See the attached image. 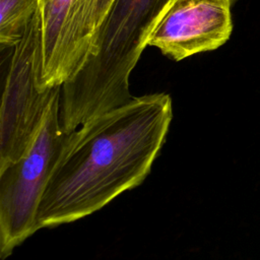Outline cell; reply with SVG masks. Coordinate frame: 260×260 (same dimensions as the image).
Here are the masks:
<instances>
[{
	"instance_id": "obj_1",
	"label": "cell",
	"mask_w": 260,
	"mask_h": 260,
	"mask_svg": "<svg viewBox=\"0 0 260 260\" xmlns=\"http://www.w3.org/2000/svg\"><path fill=\"white\" fill-rule=\"evenodd\" d=\"M173 120L170 94L134 96L68 134L43 194L38 228L102 209L148 176Z\"/></svg>"
},
{
	"instance_id": "obj_2",
	"label": "cell",
	"mask_w": 260,
	"mask_h": 260,
	"mask_svg": "<svg viewBox=\"0 0 260 260\" xmlns=\"http://www.w3.org/2000/svg\"><path fill=\"white\" fill-rule=\"evenodd\" d=\"M168 1L115 0L102 24L93 54L62 84L59 120L66 134L134 98L129 89L130 74Z\"/></svg>"
},
{
	"instance_id": "obj_3",
	"label": "cell",
	"mask_w": 260,
	"mask_h": 260,
	"mask_svg": "<svg viewBox=\"0 0 260 260\" xmlns=\"http://www.w3.org/2000/svg\"><path fill=\"white\" fill-rule=\"evenodd\" d=\"M62 85L54 94L38 135L16 161L0 169V257L38 230L39 206L68 134L59 120Z\"/></svg>"
},
{
	"instance_id": "obj_4",
	"label": "cell",
	"mask_w": 260,
	"mask_h": 260,
	"mask_svg": "<svg viewBox=\"0 0 260 260\" xmlns=\"http://www.w3.org/2000/svg\"><path fill=\"white\" fill-rule=\"evenodd\" d=\"M40 73V19L36 11L21 40L12 48L4 82L0 109V169L18 160L28 150L61 86L41 90L38 86Z\"/></svg>"
},
{
	"instance_id": "obj_5",
	"label": "cell",
	"mask_w": 260,
	"mask_h": 260,
	"mask_svg": "<svg viewBox=\"0 0 260 260\" xmlns=\"http://www.w3.org/2000/svg\"><path fill=\"white\" fill-rule=\"evenodd\" d=\"M234 0H169L147 37V46L181 61L213 51L233 31Z\"/></svg>"
},
{
	"instance_id": "obj_6",
	"label": "cell",
	"mask_w": 260,
	"mask_h": 260,
	"mask_svg": "<svg viewBox=\"0 0 260 260\" xmlns=\"http://www.w3.org/2000/svg\"><path fill=\"white\" fill-rule=\"evenodd\" d=\"M115 0H73L60 45L57 85L72 78L93 54L102 24Z\"/></svg>"
},
{
	"instance_id": "obj_7",
	"label": "cell",
	"mask_w": 260,
	"mask_h": 260,
	"mask_svg": "<svg viewBox=\"0 0 260 260\" xmlns=\"http://www.w3.org/2000/svg\"><path fill=\"white\" fill-rule=\"evenodd\" d=\"M72 3L73 0H38L41 55L38 86L41 90L58 86L56 78L60 45Z\"/></svg>"
},
{
	"instance_id": "obj_8",
	"label": "cell",
	"mask_w": 260,
	"mask_h": 260,
	"mask_svg": "<svg viewBox=\"0 0 260 260\" xmlns=\"http://www.w3.org/2000/svg\"><path fill=\"white\" fill-rule=\"evenodd\" d=\"M38 0H0V44L14 48L35 15Z\"/></svg>"
}]
</instances>
